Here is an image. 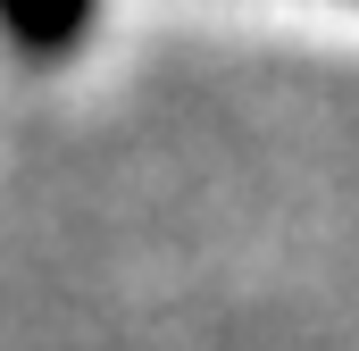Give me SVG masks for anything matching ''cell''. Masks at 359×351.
<instances>
[{
  "instance_id": "1",
  "label": "cell",
  "mask_w": 359,
  "mask_h": 351,
  "mask_svg": "<svg viewBox=\"0 0 359 351\" xmlns=\"http://www.w3.org/2000/svg\"><path fill=\"white\" fill-rule=\"evenodd\" d=\"M84 17H92V0H0V25L25 51H67Z\"/></svg>"
}]
</instances>
